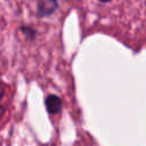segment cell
I'll return each instance as SVG.
<instances>
[{
    "mask_svg": "<svg viewBox=\"0 0 146 146\" xmlns=\"http://www.w3.org/2000/svg\"><path fill=\"white\" fill-rule=\"evenodd\" d=\"M58 3L56 0H41L39 3V14L41 16L50 15L56 8Z\"/></svg>",
    "mask_w": 146,
    "mask_h": 146,
    "instance_id": "obj_2",
    "label": "cell"
},
{
    "mask_svg": "<svg viewBox=\"0 0 146 146\" xmlns=\"http://www.w3.org/2000/svg\"><path fill=\"white\" fill-rule=\"evenodd\" d=\"M3 94H5V89H3V86H2L1 83H0V99L2 98Z\"/></svg>",
    "mask_w": 146,
    "mask_h": 146,
    "instance_id": "obj_3",
    "label": "cell"
},
{
    "mask_svg": "<svg viewBox=\"0 0 146 146\" xmlns=\"http://www.w3.org/2000/svg\"><path fill=\"white\" fill-rule=\"evenodd\" d=\"M46 108L48 113L50 114H56L60 111L62 108V100L58 96L56 95H50L46 98Z\"/></svg>",
    "mask_w": 146,
    "mask_h": 146,
    "instance_id": "obj_1",
    "label": "cell"
},
{
    "mask_svg": "<svg viewBox=\"0 0 146 146\" xmlns=\"http://www.w3.org/2000/svg\"><path fill=\"white\" fill-rule=\"evenodd\" d=\"M97 1H100V2H108V1H111V0H97Z\"/></svg>",
    "mask_w": 146,
    "mask_h": 146,
    "instance_id": "obj_5",
    "label": "cell"
},
{
    "mask_svg": "<svg viewBox=\"0 0 146 146\" xmlns=\"http://www.w3.org/2000/svg\"><path fill=\"white\" fill-rule=\"evenodd\" d=\"M3 112H5V108H3L2 106H0V116L3 114Z\"/></svg>",
    "mask_w": 146,
    "mask_h": 146,
    "instance_id": "obj_4",
    "label": "cell"
}]
</instances>
